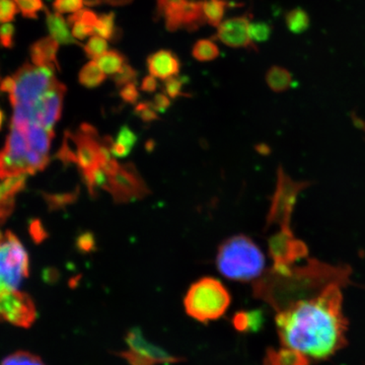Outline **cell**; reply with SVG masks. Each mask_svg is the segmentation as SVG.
Segmentation results:
<instances>
[{
  "mask_svg": "<svg viewBox=\"0 0 365 365\" xmlns=\"http://www.w3.org/2000/svg\"><path fill=\"white\" fill-rule=\"evenodd\" d=\"M276 325L287 351L307 359H328L345 344L339 284L330 283L317 297L279 309Z\"/></svg>",
  "mask_w": 365,
  "mask_h": 365,
  "instance_id": "6da1fadb",
  "label": "cell"
},
{
  "mask_svg": "<svg viewBox=\"0 0 365 365\" xmlns=\"http://www.w3.org/2000/svg\"><path fill=\"white\" fill-rule=\"evenodd\" d=\"M216 266L228 279L249 282L263 275L265 257L253 240L244 235H234L218 248Z\"/></svg>",
  "mask_w": 365,
  "mask_h": 365,
  "instance_id": "7a4b0ae2",
  "label": "cell"
},
{
  "mask_svg": "<svg viewBox=\"0 0 365 365\" xmlns=\"http://www.w3.org/2000/svg\"><path fill=\"white\" fill-rule=\"evenodd\" d=\"M230 302V292L220 280L203 277L190 287L184 307L189 317L206 325L225 316Z\"/></svg>",
  "mask_w": 365,
  "mask_h": 365,
  "instance_id": "3957f363",
  "label": "cell"
},
{
  "mask_svg": "<svg viewBox=\"0 0 365 365\" xmlns=\"http://www.w3.org/2000/svg\"><path fill=\"white\" fill-rule=\"evenodd\" d=\"M66 135L71 139L76 145L73 151V163L78 165L83 175L100 169L112 155L111 148L113 139L111 137L101 138L97 129L91 125L83 124L76 133L66 132Z\"/></svg>",
  "mask_w": 365,
  "mask_h": 365,
  "instance_id": "277c9868",
  "label": "cell"
},
{
  "mask_svg": "<svg viewBox=\"0 0 365 365\" xmlns=\"http://www.w3.org/2000/svg\"><path fill=\"white\" fill-rule=\"evenodd\" d=\"M28 275V254L16 235L7 232L0 245V297L18 290Z\"/></svg>",
  "mask_w": 365,
  "mask_h": 365,
  "instance_id": "5b68a950",
  "label": "cell"
},
{
  "mask_svg": "<svg viewBox=\"0 0 365 365\" xmlns=\"http://www.w3.org/2000/svg\"><path fill=\"white\" fill-rule=\"evenodd\" d=\"M309 185V182L295 181L282 168H278L277 182L266 218V227L275 225H279L280 228L290 227L297 198Z\"/></svg>",
  "mask_w": 365,
  "mask_h": 365,
  "instance_id": "8992f818",
  "label": "cell"
},
{
  "mask_svg": "<svg viewBox=\"0 0 365 365\" xmlns=\"http://www.w3.org/2000/svg\"><path fill=\"white\" fill-rule=\"evenodd\" d=\"M125 342L128 346V350L115 352V354L126 360L130 365L173 364L186 360L170 354L160 346L146 340L140 329L136 327L127 332Z\"/></svg>",
  "mask_w": 365,
  "mask_h": 365,
  "instance_id": "52a82bcc",
  "label": "cell"
},
{
  "mask_svg": "<svg viewBox=\"0 0 365 365\" xmlns=\"http://www.w3.org/2000/svg\"><path fill=\"white\" fill-rule=\"evenodd\" d=\"M106 191L109 192L117 204L141 200L150 195V190L133 163L120 165L114 174L109 176Z\"/></svg>",
  "mask_w": 365,
  "mask_h": 365,
  "instance_id": "ba28073f",
  "label": "cell"
},
{
  "mask_svg": "<svg viewBox=\"0 0 365 365\" xmlns=\"http://www.w3.org/2000/svg\"><path fill=\"white\" fill-rule=\"evenodd\" d=\"M37 317L35 304L30 295L20 290H11L0 297V322L29 328Z\"/></svg>",
  "mask_w": 365,
  "mask_h": 365,
  "instance_id": "9c48e42d",
  "label": "cell"
},
{
  "mask_svg": "<svg viewBox=\"0 0 365 365\" xmlns=\"http://www.w3.org/2000/svg\"><path fill=\"white\" fill-rule=\"evenodd\" d=\"M268 245L275 268H288L307 254V245L295 237L292 227L280 228L269 239Z\"/></svg>",
  "mask_w": 365,
  "mask_h": 365,
  "instance_id": "30bf717a",
  "label": "cell"
},
{
  "mask_svg": "<svg viewBox=\"0 0 365 365\" xmlns=\"http://www.w3.org/2000/svg\"><path fill=\"white\" fill-rule=\"evenodd\" d=\"M251 14H247L237 18L222 21L217 28L215 38L230 48H244L257 51V46L250 37Z\"/></svg>",
  "mask_w": 365,
  "mask_h": 365,
  "instance_id": "8fae6325",
  "label": "cell"
},
{
  "mask_svg": "<svg viewBox=\"0 0 365 365\" xmlns=\"http://www.w3.org/2000/svg\"><path fill=\"white\" fill-rule=\"evenodd\" d=\"M165 26L170 32H176L179 29L188 31L197 30L205 23L203 16L202 1L187 0L186 4L174 16L165 20Z\"/></svg>",
  "mask_w": 365,
  "mask_h": 365,
  "instance_id": "7c38bea8",
  "label": "cell"
},
{
  "mask_svg": "<svg viewBox=\"0 0 365 365\" xmlns=\"http://www.w3.org/2000/svg\"><path fill=\"white\" fill-rule=\"evenodd\" d=\"M148 68L150 76L167 81L179 74L181 63L176 55L169 50H160L148 58Z\"/></svg>",
  "mask_w": 365,
  "mask_h": 365,
  "instance_id": "4fadbf2b",
  "label": "cell"
},
{
  "mask_svg": "<svg viewBox=\"0 0 365 365\" xmlns=\"http://www.w3.org/2000/svg\"><path fill=\"white\" fill-rule=\"evenodd\" d=\"M59 44L51 36L42 38V39L34 43L31 47V58L34 66H48L59 69L58 53Z\"/></svg>",
  "mask_w": 365,
  "mask_h": 365,
  "instance_id": "5bb4252c",
  "label": "cell"
},
{
  "mask_svg": "<svg viewBox=\"0 0 365 365\" xmlns=\"http://www.w3.org/2000/svg\"><path fill=\"white\" fill-rule=\"evenodd\" d=\"M47 14L48 30L51 34L53 39L58 44H78L69 32L68 25L60 14L46 13Z\"/></svg>",
  "mask_w": 365,
  "mask_h": 365,
  "instance_id": "9a60e30c",
  "label": "cell"
},
{
  "mask_svg": "<svg viewBox=\"0 0 365 365\" xmlns=\"http://www.w3.org/2000/svg\"><path fill=\"white\" fill-rule=\"evenodd\" d=\"M137 143V135L128 126L122 127L116 137V140L113 141L111 153L114 158H125L130 153L132 148Z\"/></svg>",
  "mask_w": 365,
  "mask_h": 365,
  "instance_id": "2e32d148",
  "label": "cell"
},
{
  "mask_svg": "<svg viewBox=\"0 0 365 365\" xmlns=\"http://www.w3.org/2000/svg\"><path fill=\"white\" fill-rule=\"evenodd\" d=\"M261 319L260 312H239L232 317V324L237 332H255L260 328Z\"/></svg>",
  "mask_w": 365,
  "mask_h": 365,
  "instance_id": "e0dca14e",
  "label": "cell"
},
{
  "mask_svg": "<svg viewBox=\"0 0 365 365\" xmlns=\"http://www.w3.org/2000/svg\"><path fill=\"white\" fill-rule=\"evenodd\" d=\"M266 81L269 88L276 93L288 90L292 86V73L281 66H272L266 74Z\"/></svg>",
  "mask_w": 365,
  "mask_h": 365,
  "instance_id": "ac0fdd59",
  "label": "cell"
},
{
  "mask_svg": "<svg viewBox=\"0 0 365 365\" xmlns=\"http://www.w3.org/2000/svg\"><path fill=\"white\" fill-rule=\"evenodd\" d=\"M78 81L86 88H96L104 83L106 74L98 66L97 61H91L81 68Z\"/></svg>",
  "mask_w": 365,
  "mask_h": 365,
  "instance_id": "d6986e66",
  "label": "cell"
},
{
  "mask_svg": "<svg viewBox=\"0 0 365 365\" xmlns=\"http://www.w3.org/2000/svg\"><path fill=\"white\" fill-rule=\"evenodd\" d=\"M227 6V1L225 0H203L202 9L205 23L218 28L222 23Z\"/></svg>",
  "mask_w": 365,
  "mask_h": 365,
  "instance_id": "ffe728a7",
  "label": "cell"
},
{
  "mask_svg": "<svg viewBox=\"0 0 365 365\" xmlns=\"http://www.w3.org/2000/svg\"><path fill=\"white\" fill-rule=\"evenodd\" d=\"M97 63L105 74L115 76L121 71L122 67L126 63V58L121 53L116 50H112V51L106 52L104 55L97 59Z\"/></svg>",
  "mask_w": 365,
  "mask_h": 365,
  "instance_id": "44dd1931",
  "label": "cell"
},
{
  "mask_svg": "<svg viewBox=\"0 0 365 365\" xmlns=\"http://www.w3.org/2000/svg\"><path fill=\"white\" fill-rule=\"evenodd\" d=\"M285 24L288 30L294 34L306 32L309 26V16L302 9H294L285 14Z\"/></svg>",
  "mask_w": 365,
  "mask_h": 365,
  "instance_id": "7402d4cb",
  "label": "cell"
},
{
  "mask_svg": "<svg viewBox=\"0 0 365 365\" xmlns=\"http://www.w3.org/2000/svg\"><path fill=\"white\" fill-rule=\"evenodd\" d=\"M192 56L201 62L212 61L220 56V48L213 41L202 39L196 42L192 49Z\"/></svg>",
  "mask_w": 365,
  "mask_h": 365,
  "instance_id": "603a6c76",
  "label": "cell"
},
{
  "mask_svg": "<svg viewBox=\"0 0 365 365\" xmlns=\"http://www.w3.org/2000/svg\"><path fill=\"white\" fill-rule=\"evenodd\" d=\"M104 38L105 40H112L116 34L114 14H102L98 16L97 23L93 26V35Z\"/></svg>",
  "mask_w": 365,
  "mask_h": 365,
  "instance_id": "cb8c5ba5",
  "label": "cell"
},
{
  "mask_svg": "<svg viewBox=\"0 0 365 365\" xmlns=\"http://www.w3.org/2000/svg\"><path fill=\"white\" fill-rule=\"evenodd\" d=\"M0 365H46L37 355L31 352L16 351L2 360Z\"/></svg>",
  "mask_w": 365,
  "mask_h": 365,
  "instance_id": "d4e9b609",
  "label": "cell"
},
{
  "mask_svg": "<svg viewBox=\"0 0 365 365\" xmlns=\"http://www.w3.org/2000/svg\"><path fill=\"white\" fill-rule=\"evenodd\" d=\"M108 43L104 38L98 37V36H93L88 41V43L83 46L86 56L91 59H98L102 55L107 52Z\"/></svg>",
  "mask_w": 365,
  "mask_h": 365,
  "instance_id": "484cf974",
  "label": "cell"
},
{
  "mask_svg": "<svg viewBox=\"0 0 365 365\" xmlns=\"http://www.w3.org/2000/svg\"><path fill=\"white\" fill-rule=\"evenodd\" d=\"M19 11L25 18L37 19L38 13L44 9L43 0H14Z\"/></svg>",
  "mask_w": 365,
  "mask_h": 365,
  "instance_id": "4316f807",
  "label": "cell"
},
{
  "mask_svg": "<svg viewBox=\"0 0 365 365\" xmlns=\"http://www.w3.org/2000/svg\"><path fill=\"white\" fill-rule=\"evenodd\" d=\"M250 37L256 44V42H265L270 37L272 29L267 23L263 21H251L250 24Z\"/></svg>",
  "mask_w": 365,
  "mask_h": 365,
  "instance_id": "83f0119b",
  "label": "cell"
},
{
  "mask_svg": "<svg viewBox=\"0 0 365 365\" xmlns=\"http://www.w3.org/2000/svg\"><path fill=\"white\" fill-rule=\"evenodd\" d=\"M79 195V190L71 192V193L60 194V195H48L46 196V200L49 204L51 209L64 208L66 206L76 202Z\"/></svg>",
  "mask_w": 365,
  "mask_h": 365,
  "instance_id": "f1b7e54d",
  "label": "cell"
},
{
  "mask_svg": "<svg viewBox=\"0 0 365 365\" xmlns=\"http://www.w3.org/2000/svg\"><path fill=\"white\" fill-rule=\"evenodd\" d=\"M137 78V72L135 69L128 63H125L121 71L115 74L113 81L118 88H123V86L129 85V83H135Z\"/></svg>",
  "mask_w": 365,
  "mask_h": 365,
  "instance_id": "f546056e",
  "label": "cell"
},
{
  "mask_svg": "<svg viewBox=\"0 0 365 365\" xmlns=\"http://www.w3.org/2000/svg\"><path fill=\"white\" fill-rule=\"evenodd\" d=\"M187 0H157L158 13L163 14V19L170 18L177 14Z\"/></svg>",
  "mask_w": 365,
  "mask_h": 365,
  "instance_id": "4dcf8cb0",
  "label": "cell"
},
{
  "mask_svg": "<svg viewBox=\"0 0 365 365\" xmlns=\"http://www.w3.org/2000/svg\"><path fill=\"white\" fill-rule=\"evenodd\" d=\"M85 0H55L53 4L57 14H76L83 9Z\"/></svg>",
  "mask_w": 365,
  "mask_h": 365,
  "instance_id": "1f68e13d",
  "label": "cell"
},
{
  "mask_svg": "<svg viewBox=\"0 0 365 365\" xmlns=\"http://www.w3.org/2000/svg\"><path fill=\"white\" fill-rule=\"evenodd\" d=\"M134 113L145 123H150V122L157 121L158 119V112L155 111L150 102L138 103L135 106Z\"/></svg>",
  "mask_w": 365,
  "mask_h": 365,
  "instance_id": "d6a6232c",
  "label": "cell"
},
{
  "mask_svg": "<svg viewBox=\"0 0 365 365\" xmlns=\"http://www.w3.org/2000/svg\"><path fill=\"white\" fill-rule=\"evenodd\" d=\"M184 83V79L178 78V76L167 79V81H165V85H163L165 95L170 98H177L182 97V96H187L186 93H182Z\"/></svg>",
  "mask_w": 365,
  "mask_h": 365,
  "instance_id": "836d02e7",
  "label": "cell"
},
{
  "mask_svg": "<svg viewBox=\"0 0 365 365\" xmlns=\"http://www.w3.org/2000/svg\"><path fill=\"white\" fill-rule=\"evenodd\" d=\"M18 11L14 0H0V23H11Z\"/></svg>",
  "mask_w": 365,
  "mask_h": 365,
  "instance_id": "e575fe53",
  "label": "cell"
},
{
  "mask_svg": "<svg viewBox=\"0 0 365 365\" xmlns=\"http://www.w3.org/2000/svg\"><path fill=\"white\" fill-rule=\"evenodd\" d=\"M76 247L83 253H91L96 250V237L90 232H83L76 240Z\"/></svg>",
  "mask_w": 365,
  "mask_h": 365,
  "instance_id": "d590c367",
  "label": "cell"
},
{
  "mask_svg": "<svg viewBox=\"0 0 365 365\" xmlns=\"http://www.w3.org/2000/svg\"><path fill=\"white\" fill-rule=\"evenodd\" d=\"M14 26L11 24L6 23L0 26V44L4 48H13Z\"/></svg>",
  "mask_w": 365,
  "mask_h": 365,
  "instance_id": "8d00e7d4",
  "label": "cell"
},
{
  "mask_svg": "<svg viewBox=\"0 0 365 365\" xmlns=\"http://www.w3.org/2000/svg\"><path fill=\"white\" fill-rule=\"evenodd\" d=\"M120 97H121L122 100H123L125 103H127V104H136L140 95H139V91L135 83H129V85L121 88Z\"/></svg>",
  "mask_w": 365,
  "mask_h": 365,
  "instance_id": "74e56055",
  "label": "cell"
},
{
  "mask_svg": "<svg viewBox=\"0 0 365 365\" xmlns=\"http://www.w3.org/2000/svg\"><path fill=\"white\" fill-rule=\"evenodd\" d=\"M71 26L72 28L71 34L74 39L85 40L88 36L93 35V29L86 26V24L81 23V21H74Z\"/></svg>",
  "mask_w": 365,
  "mask_h": 365,
  "instance_id": "f35d334b",
  "label": "cell"
},
{
  "mask_svg": "<svg viewBox=\"0 0 365 365\" xmlns=\"http://www.w3.org/2000/svg\"><path fill=\"white\" fill-rule=\"evenodd\" d=\"M151 104H153L155 111L163 113L170 107V98L165 93H158Z\"/></svg>",
  "mask_w": 365,
  "mask_h": 365,
  "instance_id": "ab89813d",
  "label": "cell"
},
{
  "mask_svg": "<svg viewBox=\"0 0 365 365\" xmlns=\"http://www.w3.org/2000/svg\"><path fill=\"white\" fill-rule=\"evenodd\" d=\"M30 232L33 239L37 242L44 241L47 237V232H45L44 227H42L39 220H35L32 222L30 227Z\"/></svg>",
  "mask_w": 365,
  "mask_h": 365,
  "instance_id": "60d3db41",
  "label": "cell"
},
{
  "mask_svg": "<svg viewBox=\"0 0 365 365\" xmlns=\"http://www.w3.org/2000/svg\"><path fill=\"white\" fill-rule=\"evenodd\" d=\"M158 83L157 78L153 76H146L141 81V91L145 93H155L158 90Z\"/></svg>",
  "mask_w": 365,
  "mask_h": 365,
  "instance_id": "b9f144b4",
  "label": "cell"
},
{
  "mask_svg": "<svg viewBox=\"0 0 365 365\" xmlns=\"http://www.w3.org/2000/svg\"><path fill=\"white\" fill-rule=\"evenodd\" d=\"M4 114H2V112L0 111V128H1L2 122H4Z\"/></svg>",
  "mask_w": 365,
  "mask_h": 365,
  "instance_id": "7bdbcfd3",
  "label": "cell"
},
{
  "mask_svg": "<svg viewBox=\"0 0 365 365\" xmlns=\"http://www.w3.org/2000/svg\"><path fill=\"white\" fill-rule=\"evenodd\" d=\"M0 83H1V81H0Z\"/></svg>",
  "mask_w": 365,
  "mask_h": 365,
  "instance_id": "ee69618b",
  "label": "cell"
}]
</instances>
